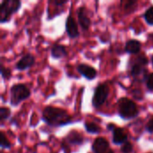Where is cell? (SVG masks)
Segmentation results:
<instances>
[{
	"instance_id": "1",
	"label": "cell",
	"mask_w": 153,
	"mask_h": 153,
	"mask_svg": "<svg viewBox=\"0 0 153 153\" xmlns=\"http://www.w3.org/2000/svg\"><path fill=\"white\" fill-rule=\"evenodd\" d=\"M42 118L51 126H62L70 122V117L66 111L54 107H47L43 110Z\"/></svg>"
},
{
	"instance_id": "2",
	"label": "cell",
	"mask_w": 153,
	"mask_h": 153,
	"mask_svg": "<svg viewBox=\"0 0 153 153\" xmlns=\"http://www.w3.org/2000/svg\"><path fill=\"white\" fill-rule=\"evenodd\" d=\"M118 111L121 117L129 119L137 116L138 108L135 103L126 98H123L118 102Z\"/></svg>"
},
{
	"instance_id": "3",
	"label": "cell",
	"mask_w": 153,
	"mask_h": 153,
	"mask_svg": "<svg viewBox=\"0 0 153 153\" xmlns=\"http://www.w3.org/2000/svg\"><path fill=\"white\" fill-rule=\"evenodd\" d=\"M21 5V2L18 0H5L3 1L0 6V22H7L12 13L16 12Z\"/></svg>"
},
{
	"instance_id": "4",
	"label": "cell",
	"mask_w": 153,
	"mask_h": 153,
	"mask_svg": "<svg viewBox=\"0 0 153 153\" xmlns=\"http://www.w3.org/2000/svg\"><path fill=\"white\" fill-rule=\"evenodd\" d=\"M30 90L23 84H15L11 88V103L17 105L30 96Z\"/></svg>"
},
{
	"instance_id": "5",
	"label": "cell",
	"mask_w": 153,
	"mask_h": 153,
	"mask_svg": "<svg viewBox=\"0 0 153 153\" xmlns=\"http://www.w3.org/2000/svg\"><path fill=\"white\" fill-rule=\"evenodd\" d=\"M108 96V88L106 84H99L94 91L92 104L95 108H99L104 104Z\"/></svg>"
},
{
	"instance_id": "6",
	"label": "cell",
	"mask_w": 153,
	"mask_h": 153,
	"mask_svg": "<svg viewBox=\"0 0 153 153\" xmlns=\"http://www.w3.org/2000/svg\"><path fill=\"white\" fill-rule=\"evenodd\" d=\"M108 148V142L104 138H97L92 145V150L95 153H107Z\"/></svg>"
},
{
	"instance_id": "7",
	"label": "cell",
	"mask_w": 153,
	"mask_h": 153,
	"mask_svg": "<svg viewBox=\"0 0 153 153\" xmlns=\"http://www.w3.org/2000/svg\"><path fill=\"white\" fill-rule=\"evenodd\" d=\"M65 29H66V32L67 34L71 37V38H76L79 35V30H78V26L76 22L74 21V19L70 15L67 20H66V23H65Z\"/></svg>"
},
{
	"instance_id": "8",
	"label": "cell",
	"mask_w": 153,
	"mask_h": 153,
	"mask_svg": "<svg viewBox=\"0 0 153 153\" xmlns=\"http://www.w3.org/2000/svg\"><path fill=\"white\" fill-rule=\"evenodd\" d=\"M77 69H78V72L82 75H83L84 77H86L89 80H91V79L95 78L96 75H97L96 70L93 67H91V66H90L88 65H84V64L79 65Z\"/></svg>"
},
{
	"instance_id": "9",
	"label": "cell",
	"mask_w": 153,
	"mask_h": 153,
	"mask_svg": "<svg viewBox=\"0 0 153 153\" xmlns=\"http://www.w3.org/2000/svg\"><path fill=\"white\" fill-rule=\"evenodd\" d=\"M34 62H35V59H34L33 56L30 54H27V55L23 56L19 60V62L16 64V67L19 70H25V69L30 67L34 64Z\"/></svg>"
},
{
	"instance_id": "10",
	"label": "cell",
	"mask_w": 153,
	"mask_h": 153,
	"mask_svg": "<svg viewBox=\"0 0 153 153\" xmlns=\"http://www.w3.org/2000/svg\"><path fill=\"white\" fill-rule=\"evenodd\" d=\"M78 19H79V23L82 26V28L83 30H88L91 25V20L89 16L87 15L86 9L83 6H82L78 10Z\"/></svg>"
},
{
	"instance_id": "11",
	"label": "cell",
	"mask_w": 153,
	"mask_h": 153,
	"mask_svg": "<svg viewBox=\"0 0 153 153\" xmlns=\"http://www.w3.org/2000/svg\"><path fill=\"white\" fill-rule=\"evenodd\" d=\"M127 135L122 128H117L113 132V142L116 144H121L126 142Z\"/></svg>"
},
{
	"instance_id": "12",
	"label": "cell",
	"mask_w": 153,
	"mask_h": 153,
	"mask_svg": "<svg viewBox=\"0 0 153 153\" xmlns=\"http://www.w3.org/2000/svg\"><path fill=\"white\" fill-rule=\"evenodd\" d=\"M140 49H141V43L135 39H131L127 41L126 45V50L131 54H136L140 51Z\"/></svg>"
},
{
	"instance_id": "13",
	"label": "cell",
	"mask_w": 153,
	"mask_h": 153,
	"mask_svg": "<svg viewBox=\"0 0 153 153\" xmlns=\"http://www.w3.org/2000/svg\"><path fill=\"white\" fill-rule=\"evenodd\" d=\"M51 55L55 58H61L66 56L65 48L62 45H55L51 49Z\"/></svg>"
},
{
	"instance_id": "14",
	"label": "cell",
	"mask_w": 153,
	"mask_h": 153,
	"mask_svg": "<svg viewBox=\"0 0 153 153\" xmlns=\"http://www.w3.org/2000/svg\"><path fill=\"white\" fill-rule=\"evenodd\" d=\"M67 139H68V141L71 143H75V144H80V143H82V137L79 134H77V133H75V132H72L69 135H68V137H67Z\"/></svg>"
},
{
	"instance_id": "15",
	"label": "cell",
	"mask_w": 153,
	"mask_h": 153,
	"mask_svg": "<svg viewBox=\"0 0 153 153\" xmlns=\"http://www.w3.org/2000/svg\"><path fill=\"white\" fill-rule=\"evenodd\" d=\"M85 128L91 134H98L100 132V127L94 123H86Z\"/></svg>"
},
{
	"instance_id": "16",
	"label": "cell",
	"mask_w": 153,
	"mask_h": 153,
	"mask_svg": "<svg viewBox=\"0 0 153 153\" xmlns=\"http://www.w3.org/2000/svg\"><path fill=\"white\" fill-rule=\"evenodd\" d=\"M144 19L147 23L153 25V6H151L144 13Z\"/></svg>"
},
{
	"instance_id": "17",
	"label": "cell",
	"mask_w": 153,
	"mask_h": 153,
	"mask_svg": "<svg viewBox=\"0 0 153 153\" xmlns=\"http://www.w3.org/2000/svg\"><path fill=\"white\" fill-rule=\"evenodd\" d=\"M9 115H10V109L9 108H4V107L0 108V120L1 121L6 119L9 117Z\"/></svg>"
},
{
	"instance_id": "18",
	"label": "cell",
	"mask_w": 153,
	"mask_h": 153,
	"mask_svg": "<svg viewBox=\"0 0 153 153\" xmlns=\"http://www.w3.org/2000/svg\"><path fill=\"white\" fill-rule=\"evenodd\" d=\"M0 143H1V147L2 148H9L10 147V143L7 141V139L5 138L4 134L3 133H1V141H0Z\"/></svg>"
},
{
	"instance_id": "19",
	"label": "cell",
	"mask_w": 153,
	"mask_h": 153,
	"mask_svg": "<svg viewBox=\"0 0 153 153\" xmlns=\"http://www.w3.org/2000/svg\"><path fill=\"white\" fill-rule=\"evenodd\" d=\"M122 152L124 153H129L133 151V145L130 143H126L123 144L122 148H121Z\"/></svg>"
},
{
	"instance_id": "20",
	"label": "cell",
	"mask_w": 153,
	"mask_h": 153,
	"mask_svg": "<svg viewBox=\"0 0 153 153\" xmlns=\"http://www.w3.org/2000/svg\"><path fill=\"white\" fill-rule=\"evenodd\" d=\"M146 84L148 89L153 91V74H151L146 78Z\"/></svg>"
},
{
	"instance_id": "21",
	"label": "cell",
	"mask_w": 153,
	"mask_h": 153,
	"mask_svg": "<svg viewBox=\"0 0 153 153\" xmlns=\"http://www.w3.org/2000/svg\"><path fill=\"white\" fill-rule=\"evenodd\" d=\"M1 74H2L3 78H5V79H6V78H9L10 75H11L10 70L7 69V68H4V66H2V68H1Z\"/></svg>"
},
{
	"instance_id": "22",
	"label": "cell",
	"mask_w": 153,
	"mask_h": 153,
	"mask_svg": "<svg viewBox=\"0 0 153 153\" xmlns=\"http://www.w3.org/2000/svg\"><path fill=\"white\" fill-rule=\"evenodd\" d=\"M146 129H147L149 132L153 133V118L152 119H151V120L148 122V124H147V126H146Z\"/></svg>"
},
{
	"instance_id": "23",
	"label": "cell",
	"mask_w": 153,
	"mask_h": 153,
	"mask_svg": "<svg viewBox=\"0 0 153 153\" xmlns=\"http://www.w3.org/2000/svg\"><path fill=\"white\" fill-rule=\"evenodd\" d=\"M56 4H57V5H60V4H65L66 3V1H55L54 2Z\"/></svg>"
},
{
	"instance_id": "24",
	"label": "cell",
	"mask_w": 153,
	"mask_h": 153,
	"mask_svg": "<svg viewBox=\"0 0 153 153\" xmlns=\"http://www.w3.org/2000/svg\"><path fill=\"white\" fill-rule=\"evenodd\" d=\"M108 129H110V130H115V126H113V125H109V126H108Z\"/></svg>"
},
{
	"instance_id": "25",
	"label": "cell",
	"mask_w": 153,
	"mask_h": 153,
	"mask_svg": "<svg viewBox=\"0 0 153 153\" xmlns=\"http://www.w3.org/2000/svg\"><path fill=\"white\" fill-rule=\"evenodd\" d=\"M108 153H113L112 152H108Z\"/></svg>"
},
{
	"instance_id": "26",
	"label": "cell",
	"mask_w": 153,
	"mask_h": 153,
	"mask_svg": "<svg viewBox=\"0 0 153 153\" xmlns=\"http://www.w3.org/2000/svg\"><path fill=\"white\" fill-rule=\"evenodd\" d=\"M152 63H153V57H152Z\"/></svg>"
}]
</instances>
